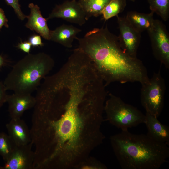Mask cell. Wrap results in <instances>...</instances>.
Wrapping results in <instances>:
<instances>
[{"label": "cell", "instance_id": "obj_1", "mask_svg": "<svg viewBox=\"0 0 169 169\" xmlns=\"http://www.w3.org/2000/svg\"><path fill=\"white\" fill-rule=\"evenodd\" d=\"M76 39L78 48L90 58L106 86L116 82H137L142 84L149 80L142 62L123 51L118 37L110 32L107 25L94 28L83 37Z\"/></svg>", "mask_w": 169, "mask_h": 169}, {"label": "cell", "instance_id": "obj_2", "mask_svg": "<svg viewBox=\"0 0 169 169\" xmlns=\"http://www.w3.org/2000/svg\"><path fill=\"white\" fill-rule=\"evenodd\" d=\"M114 153L123 169H158L167 161L169 148L147 134H135L128 129L110 138Z\"/></svg>", "mask_w": 169, "mask_h": 169}, {"label": "cell", "instance_id": "obj_3", "mask_svg": "<svg viewBox=\"0 0 169 169\" xmlns=\"http://www.w3.org/2000/svg\"><path fill=\"white\" fill-rule=\"evenodd\" d=\"M54 66L53 59L44 52L28 54L14 65L7 75L3 82L5 88L14 93L31 94Z\"/></svg>", "mask_w": 169, "mask_h": 169}, {"label": "cell", "instance_id": "obj_4", "mask_svg": "<svg viewBox=\"0 0 169 169\" xmlns=\"http://www.w3.org/2000/svg\"><path fill=\"white\" fill-rule=\"evenodd\" d=\"M109 95L105 103L104 111L106 120L110 123L121 130L144 123L145 115L137 108L112 94Z\"/></svg>", "mask_w": 169, "mask_h": 169}, {"label": "cell", "instance_id": "obj_5", "mask_svg": "<svg viewBox=\"0 0 169 169\" xmlns=\"http://www.w3.org/2000/svg\"><path fill=\"white\" fill-rule=\"evenodd\" d=\"M141 85L140 99L146 113L158 118L163 109L166 87L160 70Z\"/></svg>", "mask_w": 169, "mask_h": 169}, {"label": "cell", "instance_id": "obj_6", "mask_svg": "<svg viewBox=\"0 0 169 169\" xmlns=\"http://www.w3.org/2000/svg\"><path fill=\"white\" fill-rule=\"evenodd\" d=\"M155 58L167 69L169 68V36L165 25L154 19L151 28L147 31Z\"/></svg>", "mask_w": 169, "mask_h": 169}, {"label": "cell", "instance_id": "obj_7", "mask_svg": "<svg viewBox=\"0 0 169 169\" xmlns=\"http://www.w3.org/2000/svg\"><path fill=\"white\" fill-rule=\"evenodd\" d=\"M120 34L118 37L120 46L126 53L137 58L141 38V33L135 29L125 17L116 16Z\"/></svg>", "mask_w": 169, "mask_h": 169}, {"label": "cell", "instance_id": "obj_8", "mask_svg": "<svg viewBox=\"0 0 169 169\" xmlns=\"http://www.w3.org/2000/svg\"><path fill=\"white\" fill-rule=\"evenodd\" d=\"M59 18L69 22L82 26L87 20L83 9L76 0L67 1L57 5L46 18L47 20Z\"/></svg>", "mask_w": 169, "mask_h": 169}, {"label": "cell", "instance_id": "obj_9", "mask_svg": "<svg viewBox=\"0 0 169 169\" xmlns=\"http://www.w3.org/2000/svg\"><path fill=\"white\" fill-rule=\"evenodd\" d=\"M32 142L16 146L2 169H33L34 152L32 150Z\"/></svg>", "mask_w": 169, "mask_h": 169}, {"label": "cell", "instance_id": "obj_10", "mask_svg": "<svg viewBox=\"0 0 169 169\" xmlns=\"http://www.w3.org/2000/svg\"><path fill=\"white\" fill-rule=\"evenodd\" d=\"M6 102L11 119H18L25 111L34 108L36 99L31 94L14 93L8 95Z\"/></svg>", "mask_w": 169, "mask_h": 169}, {"label": "cell", "instance_id": "obj_11", "mask_svg": "<svg viewBox=\"0 0 169 169\" xmlns=\"http://www.w3.org/2000/svg\"><path fill=\"white\" fill-rule=\"evenodd\" d=\"M30 13L27 16V22L25 27L30 30L34 31L44 39L50 40L51 30L48 28L46 18L41 14L39 7L36 4L31 3L28 5Z\"/></svg>", "mask_w": 169, "mask_h": 169}, {"label": "cell", "instance_id": "obj_12", "mask_svg": "<svg viewBox=\"0 0 169 169\" xmlns=\"http://www.w3.org/2000/svg\"><path fill=\"white\" fill-rule=\"evenodd\" d=\"M6 126L8 136L17 146L26 145L31 142L30 130L21 118L11 119Z\"/></svg>", "mask_w": 169, "mask_h": 169}, {"label": "cell", "instance_id": "obj_13", "mask_svg": "<svg viewBox=\"0 0 169 169\" xmlns=\"http://www.w3.org/2000/svg\"><path fill=\"white\" fill-rule=\"evenodd\" d=\"M147 130L146 134L154 140L169 145V127L161 123L158 118L146 113L144 122Z\"/></svg>", "mask_w": 169, "mask_h": 169}, {"label": "cell", "instance_id": "obj_14", "mask_svg": "<svg viewBox=\"0 0 169 169\" xmlns=\"http://www.w3.org/2000/svg\"><path fill=\"white\" fill-rule=\"evenodd\" d=\"M81 31V30L72 25L63 24L51 30L50 40L70 48L74 40L77 37V35Z\"/></svg>", "mask_w": 169, "mask_h": 169}, {"label": "cell", "instance_id": "obj_15", "mask_svg": "<svg viewBox=\"0 0 169 169\" xmlns=\"http://www.w3.org/2000/svg\"><path fill=\"white\" fill-rule=\"evenodd\" d=\"M154 13L151 11L148 13L136 11L128 12L126 18L136 31L140 33L150 29L153 24Z\"/></svg>", "mask_w": 169, "mask_h": 169}, {"label": "cell", "instance_id": "obj_16", "mask_svg": "<svg viewBox=\"0 0 169 169\" xmlns=\"http://www.w3.org/2000/svg\"><path fill=\"white\" fill-rule=\"evenodd\" d=\"M111 0H79L78 2L84 11L87 19L91 16L97 17Z\"/></svg>", "mask_w": 169, "mask_h": 169}, {"label": "cell", "instance_id": "obj_17", "mask_svg": "<svg viewBox=\"0 0 169 169\" xmlns=\"http://www.w3.org/2000/svg\"><path fill=\"white\" fill-rule=\"evenodd\" d=\"M126 5V0H111L102 12L103 18L107 20L117 16L122 12Z\"/></svg>", "mask_w": 169, "mask_h": 169}, {"label": "cell", "instance_id": "obj_18", "mask_svg": "<svg viewBox=\"0 0 169 169\" xmlns=\"http://www.w3.org/2000/svg\"><path fill=\"white\" fill-rule=\"evenodd\" d=\"M150 10L165 21L169 18V0H147Z\"/></svg>", "mask_w": 169, "mask_h": 169}, {"label": "cell", "instance_id": "obj_19", "mask_svg": "<svg viewBox=\"0 0 169 169\" xmlns=\"http://www.w3.org/2000/svg\"><path fill=\"white\" fill-rule=\"evenodd\" d=\"M17 146L8 135L0 133V156L5 161L9 157Z\"/></svg>", "mask_w": 169, "mask_h": 169}, {"label": "cell", "instance_id": "obj_20", "mask_svg": "<svg viewBox=\"0 0 169 169\" xmlns=\"http://www.w3.org/2000/svg\"><path fill=\"white\" fill-rule=\"evenodd\" d=\"M86 159L80 163L76 167L81 169H106V166L100 161L94 159L93 161H87Z\"/></svg>", "mask_w": 169, "mask_h": 169}, {"label": "cell", "instance_id": "obj_21", "mask_svg": "<svg viewBox=\"0 0 169 169\" xmlns=\"http://www.w3.org/2000/svg\"><path fill=\"white\" fill-rule=\"evenodd\" d=\"M8 5L10 6L14 11L18 18L21 20H24L27 18V15L22 12L19 3V0H4Z\"/></svg>", "mask_w": 169, "mask_h": 169}, {"label": "cell", "instance_id": "obj_22", "mask_svg": "<svg viewBox=\"0 0 169 169\" xmlns=\"http://www.w3.org/2000/svg\"><path fill=\"white\" fill-rule=\"evenodd\" d=\"M41 36L39 34H33L29 37L28 41L33 47H42L44 44L42 42Z\"/></svg>", "mask_w": 169, "mask_h": 169}, {"label": "cell", "instance_id": "obj_23", "mask_svg": "<svg viewBox=\"0 0 169 169\" xmlns=\"http://www.w3.org/2000/svg\"><path fill=\"white\" fill-rule=\"evenodd\" d=\"M3 83L0 79V110L3 104L7 101L8 95Z\"/></svg>", "mask_w": 169, "mask_h": 169}, {"label": "cell", "instance_id": "obj_24", "mask_svg": "<svg viewBox=\"0 0 169 169\" xmlns=\"http://www.w3.org/2000/svg\"><path fill=\"white\" fill-rule=\"evenodd\" d=\"M32 45L28 41H21L16 47L22 51L28 54L30 53Z\"/></svg>", "mask_w": 169, "mask_h": 169}, {"label": "cell", "instance_id": "obj_25", "mask_svg": "<svg viewBox=\"0 0 169 169\" xmlns=\"http://www.w3.org/2000/svg\"><path fill=\"white\" fill-rule=\"evenodd\" d=\"M8 20L5 16L4 12L0 8V31L3 26L8 28L9 25L8 23Z\"/></svg>", "mask_w": 169, "mask_h": 169}, {"label": "cell", "instance_id": "obj_26", "mask_svg": "<svg viewBox=\"0 0 169 169\" xmlns=\"http://www.w3.org/2000/svg\"><path fill=\"white\" fill-rule=\"evenodd\" d=\"M6 62V59L0 54V69L5 64Z\"/></svg>", "mask_w": 169, "mask_h": 169}, {"label": "cell", "instance_id": "obj_27", "mask_svg": "<svg viewBox=\"0 0 169 169\" xmlns=\"http://www.w3.org/2000/svg\"><path fill=\"white\" fill-rule=\"evenodd\" d=\"M2 169V167L0 165V169Z\"/></svg>", "mask_w": 169, "mask_h": 169}, {"label": "cell", "instance_id": "obj_28", "mask_svg": "<svg viewBox=\"0 0 169 169\" xmlns=\"http://www.w3.org/2000/svg\"><path fill=\"white\" fill-rule=\"evenodd\" d=\"M130 0L133 2H134L135 1V0Z\"/></svg>", "mask_w": 169, "mask_h": 169}]
</instances>
